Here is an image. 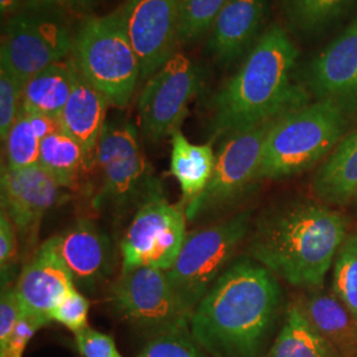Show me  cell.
I'll return each instance as SVG.
<instances>
[{
    "instance_id": "cell-19",
    "label": "cell",
    "mask_w": 357,
    "mask_h": 357,
    "mask_svg": "<svg viewBox=\"0 0 357 357\" xmlns=\"http://www.w3.org/2000/svg\"><path fill=\"white\" fill-rule=\"evenodd\" d=\"M110 105L102 93L78 72L72 94L59 116L61 130L82 146L91 167L96 165V151Z\"/></svg>"
},
{
    "instance_id": "cell-12",
    "label": "cell",
    "mask_w": 357,
    "mask_h": 357,
    "mask_svg": "<svg viewBox=\"0 0 357 357\" xmlns=\"http://www.w3.org/2000/svg\"><path fill=\"white\" fill-rule=\"evenodd\" d=\"M275 121L245 128L224 138L211 181L185 206L187 220L227 206L257 181L264 143Z\"/></svg>"
},
{
    "instance_id": "cell-35",
    "label": "cell",
    "mask_w": 357,
    "mask_h": 357,
    "mask_svg": "<svg viewBox=\"0 0 357 357\" xmlns=\"http://www.w3.org/2000/svg\"><path fill=\"white\" fill-rule=\"evenodd\" d=\"M24 308L15 287H3L0 299V349H3L15 326L23 317Z\"/></svg>"
},
{
    "instance_id": "cell-3",
    "label": "cell",
    "mask_w": 357,
    "mask_h": 357,
    "mask_svg": "<svg viewBox=\"0 0 357 357\" xmlns=\"http://www.w3.org/2000/svg\"><path fill=\"white\" fill-rule=\"evenodd\" d=\"M347 238V221L327 205L291 202L265 213L249 243L253 261L296 287L319 289Z\"/></svg>"
},
{
    "instance_id": "cell-39",
    "label": "cell",
    "mask_w": 357,
    "mask_h": 357,
    "mask_svg": "<svg viewBox=\"0 0 357 357\" xmlns=\"http://www.w3.org/2000/svg\"><path fill=\"white\" fill-rule=\"evenodd\" d=\"M22 0H0V13L1 16H10L19 10Z\"/></svg>"
},
{
    "instance_id": "cell-10",
    "label": "cell",
    "mask_w": 357,
    "mask_h": 357,
    "mask_svg": "<svg viewBox=\"0 0 357 357\" xmlns=\"http://www.w3.org/2000/svg\"><path fill=\"white\" fill-rule=\"evenodd\" d=\"M68 26L54 13L28 11L13 16L1 33L0 65L23 82L73 52Z\"/></svg>"
},
{
    "instance_id": "cell-1",
    "label": "cell",
    "mask_w": 357,
    "mask_h": 357,
    "mask_svg": "<svg viewBox=\"0 0 357 357\" xmlns=\"http://www.w3.org/2000/svg\"><path fill=\"white\" fill-rule=\"evenodd\" d=\"M277 277L255 261L230 265L192 315L195 342L213 357H257L277 318Z\"/></svg>"
},
{
    "instance_id": "cell-26",
    "label": "cell",
    "mask_w": 357,
    "mask_h": 357,
    "mask_svg": "<svg viewBox=\"0 0 357 357\" xmlns=\"http://www.w3.org/2000/svg\"><path fill=\"white\" fill-rule=\"evenodd\" d=\"M352 0H284L290 22L303 32L314 33L336 20Z\"/></svg>"
},
{
    "instance_id": "cell-17",
    "label": "cell",
    "mask_w": 357,
    "mask_h": 357,
    "mask_svg": "<svg viewBox=\"0 0 357 357\" xmlns=\"http://www.w3.org/2000/svg\"><path fill=\"white\" fill-rule=\"evenodd\" d=\"M73 287V277L57 252L54 237L38 246L15 284L24 311L48 318Z\"/></svg>"
},
{
    "instance_id": "cell-18",
    "label": "cell",
    "mask_w": 357,
    "mask_h": 357,
    "mask_svg": "<svg viewBox=\"0 0 357 357\" xmlns=\"http://www.w3.org/2000/svg\"><path fill=\"white\" fill-rule=\"evenodd\" d=\"M265 13L266 0H228L211 28L208 45L217 61L231 64L241 57L258 38Z\"/></svg>"
},
{
    "instance_id": "cell-34",
    "label": "cell",
    "mask_w": 357,
    "mask_h": 357,
    "mask_svg": "<svg viewBox=\"0 0 357 357\" xmlns=\"http://www.w3.org/2000/svg\"><path fill=\"white\" fill-rule=\"evenodd\" d=\"M77 348L84 357H123L114 339L106 333L86 327L82 331L75 333Z\"/></svg>"
},
{
    "instance_id": "cell-5",
    "label": "cell",
    "mask_w": 357,
    "mask_h": 357,
    "mask_svg": "<svg viewBox=\"0 0 357 357\" xmlns=\"http://www.w3.org/2000/svg\"><path fill=\"white\" fill-rule=\"evenodd\" d=\"M78 72L109 102L126 107L141 81V63L119 13L89 17L73 40Z\"/></svg>"
},
{
    "instance_id": "cell-38",
    "label": "cell",
    "mask_w": 357,
    "mask_h": 357,
    "mask_svg": "<svg viewBox=\"0 0 357 357\" xmlns=\"http://www.w3.org/2000/svg\"><path fill=\"white\" fill-rule=\"evenodd\" d=\"M23 113H26V112H23ZM26 114L41 141L52 135L53 132H57L61 130L59 118H54L51 115L38 114V113H26Z\"/></svg>"
},
{
    "instance_id": "cell-2",
    "label": "cell",
    "mask_w": 357,
    "mask_h": 357,
    "mask_svg": "<svg viewBox=\"0 0 357 357\" xmlns=\"http://www.w3.org/2000/svg\"><path fill=\"white\" fill-rule=\"evenodd\" d=\"M298 48L280 26L266 29L234 76L209 102L212 139L278 119L308 103L307 90L295 84Z\"/></svg>"
},
{
    "instance_id": "cell-31",
    "label": "cell",
    "mask_w": 357,
    "mask_h": 357,
    "mask_svg": "<svg viewBox=\"0 0 357 357\" xmlns=\"http://www.w3.org/2000/svg\"><path fill=\"white\" fill-rule=\"evenodd\" d=\"M23 86L24 82L19 77L0 65V137L3 142L22 113Z\"/></svg>"
},
{
    "instance_id": "cell-8",
    "label": "cell",
    "mask_w": 357,
    "mask_h": 357,
    "mask_svg": "<svg viewBox=\"0 0 357 357\" xmlns=\"http://www.w3.org/2000/svg\"><path fill=\"white\" fill-rule=\"evenodd\" d=\"M102 187L94 204L123 208L159 191L142 151L138 131L128 122H106L96 151Z\"/></svg>"
},
{
    "instance_id": "cell-30",
    "label": "cell",
    "mask_w": 357,
    "mask_h": 357,
    "mask_svg": "<svg viewBox=\"0 0 357 357\" xmlns=\"http://www.w3.org/2000/svg\"><path fill=\"white\" fill-rule=\"evenodd\" d=\"M137 357H205L191 330L166 332L150 337Z\"/></svg>"
},
{
    "instance_id": "cell-28",
    "label": "cell",
    "mask_w": 357,
    "mask_h": 357,
    "mask_svg": "<svg viewBox=\"0 0 357 357\" xmlns=\"http://www.w3.org/2000/svg\"><path fill=\"white\" fill-rule=\"evenodd\" d=\"M4 142L7 158L6 166L19 169L38 165L41 139L32 128L26 113L22 112L19 114Z\"/></svg>"
},
{
    "instance_id": "cell-27",
    "label": "cell",
    "mask_w": 357,
    "mask_h": 357,
    "mask_svg": "<svg viewBox=\"0 0 357 357\" xmlns=\"http://www.w3.org/2000/svg\"><path fill=\"white\" fill-rule=\"evenodd\" d=\"M332 287L357 321V233L345 238L335 258Z\"/></svg>"
},
{
    "instance_id": "cell-11",
    "label": "cell",
    "mask_w": 357,
    "mask_h": 357,
    "mask_svg": "<svg viewBox=\"0 0 357 357\" xmlns=\"http://www.w3.org/2000/svg\"><path fill=\"white\" fill-rule=\"evenodd\" d=\"M200 85L199 68L185 54L175 52L146 81L139 96L138 118L144 137L160 142L180 130Z\"/></svg>"
},
{
    "instance_id": "cell-9",
    "label": "cell",
    "mask_w": 357,
    "mask_h": 357,
    "mask_svg": "<svg viewBox=\"0 0 357 357\" xmlns=\"http://www.w3.org/2000/svg\"><path fill=\"white\" fill-rule=\"evenodd\" d=\"M185 206L168 203L162 192L146 199L132 218L121 245L122 270H168L178 259L187 237Z\"/></svg>"
},
{
    "instance_id": "cell-22",
    "label": "cell",
    "mask_w": 357,
    "mask_h": 357,
    "mask_svg": "<svg viewBox=\"0 0 357 357\" xmlns=\"http://www.w3.org/2000/svg\"><path fill=\"white\" fill-rule=\"evenodd\" d=\"M78 69L73 60H63L28 78L23 86L22 112L59 118L75 86Z\"/></svg>"
},
{
    "instance_id": "cell-29",
    "label": "cell",
    "mask_w": 357,
    "mask_h": 357,
    "mask_svg": "<svg viewBox=\"0 0 357 357\" xmlns=\"http://www.w3.org/2000/svg\"><path fill=\"white\" fill-rule=\"evenodd\" d=\"M228 0H183L178 24V43H191L211 31Z\"/></svg>"
},
{
    "instance_id": "cell-6",
    "label": "cell",
    "mask_w": 357,
    "mask_h": 357,
    "mask_svg": "<svg viewBox=\"0 0 357 357\" xmlns=\"http://www.w3.org/2000/svg\"><path fill=\"white\" fill-rule=\"evenodd\" d=\"M250 229V213L241 212L187 234L178 259L166 270L181 299L195 310L228 268Z\"/></svg>"
},
{
    "instance_id": "cell-37",
    "label": "cell",
    "mask_w": 357,
    "mask_h": 357,
    "mask_svg": "<svg viewBox=\"0 0 357 357\" xmlns=\"http://www.w3.org/2000/svg\"><path fill=\"white\" fill-rule=\"evenodd\" d=\"M93 0H24L28 11L59 13L63 10H84L89 7Z\"/></svg>"
},
{
    "instance_id": "cell-21",
    "label": "cell",
    "mask_w": 357,
    "mask_h": 357,
    "mask_svg": "<svg viewBox=\"0 0 357 357\" xmlns=\"http://www.w3.org/2000/svg\"><path fill=\"white\" fill-rule=\"evenodd\" d=\"M321 202L344 204L357 196V130L345 135L312 178Z\"/></svg>"
},
{
    "instance_id": "cell-36",
    "label": "cell",
    "mask_w": 357,
    "mask_h": 357,
    "mask_svg": "<svg viewBox=\"0 0 357 357\" xmlns=\"http://www.w3.org/2000/svg\"><path fill=\"white\" fill-rule=\"evenodd\" d=\"M17 252V231L13 227L11 218L6 212L0 213V268L1 280L4 282L6 277L13 268Z\"/></svg>"
},
{
    "instance_id": "cell-25",
    "label": "cell",
    "mask_w": 357,
    "mask_h": 357,
    "mask_svg": "<svg viewBox=\"0 0 357 357\" xmlns=\"http://www.w3.org/2000/svg\"><path fill=\"white\" fill-rule=\"evenodd\" d=\"M38 165L61 188H76L84 171H89V160L82 146L63 130L41 141Z\"/></svg>"
},
{
    "instance_id": "cell-16",
    "label": "cell",
    "mask_w": 357,
    "mask_h": 357,
    "mask_svg": "<svg viewBox=\"0 0 357 357\" xmlns=\"http://www.w3.org/2000/svg\"><path fill=\"white\" fill-rule=\"evenodd\" d=\"M54 243L77 289L94 291L114 268L113 243L90 220H78L61 234L54 236Z\"/></svg>"
},
{
    "instance_id": "cell-13",
    "label": "cell",
    "mask_w": 357,
    "mask_h": 357,
    "mask_svg": "<svg viewBox=\"0 0 357 357\" xmlns=\"http://www.w3.org/2000/svg\"><path fill=\"white\" fill-rule=\"evenodd\" d=\"M183 0H128L118 10L141 63V81L153 76L175 53Z\"/></svg>"
},
{
    "instance_id": "cell-20",
    "label": "cell",
    "mask_w": 357,
    "mask_h": 357,
    "mask_svg": "<svg viewBox=\"0 0 357 357\" xmlns=\"http://www.w3.org/2000/svg\"><path fill=\"white\" fill-rule=\"evenodd\" d=\"M299 306L339 356L357 357L356 319L335 294L314 289Z\"/></svg>"
},
{
    "instance_id": "cell-7",
    "label": "cell",
    "mask_w": 357,
    "mask_h": 357,
    "mask_svg": "<svg viewBox=\"0 0 357 357\" xmlns=\"http://www.w3.org/2000/svg\"><path fill=\"white\" fill-rule=\"evenodd\" d=\"M110 301L125 319L151 337L190 330L195 311L160 268L122 270L112 286Z\"/></svg>"
},
{
    "instance_id": "cell-33",
    "label": "cell",
    "mask_w": 357,
    "mask_h": 357,
    "mask_svg": "<svg viewBox=\"0 0 357 357\" xmlns=\"http://www.w3.org/2000/svg\"><path fill=\"white\" fill-rule=\"evenodd\" d=\"M52 320L48 317H43L33 312L24 311L23 317L15 326L13 333L7 342L6 347L0 349V357H22L29 340L33 335L50 324Z\"/></svg>"
},
{
    "instance_id": "cell-32",
    "label": "cell",
    "mask_w": 357,
    "mask_h": 357,
    "mask_svg": "<svg viewBox=\"0 0 357 357\" xmlns=\"http://www.w3.org/2000/svg\"><path fill=\"white\" fill-rule=\"evenodd\" d=\"M88 314H89L88 299L79 293L77 287H73L65 295L64 299L53 308L50 318L52 321H57L68 330L77 333L89 327Z\"/></svg>"
},
{
    "instance_id": "cell-14",
    "label": "cell",
    "mask_w": 357,
    "mask_h": 357,
    "mask_svg": "<svg viewBox=\"0 0 357 357\" xmlns=\"http://www.w3.org/2000/svg\"><path fill=\"white\" fill-rule=\"evenodd\" d=\"M1 211L11 218L22 240L35 243L45 213L57 203L61 187L40 166L1 168Z\"/></svg>"
},
{
    "instance_id": "cell-24",
    "label": "cell",
    "mask_w": 357,
    "mask_h": 357,
    "mask_svg": "<svg viewBox=\"0 0 357 357\" xmlns=\"http://www.w3.org/2000/svg\"><path fill=\"white\" fill-rule=\"evenodd\" d=\"M266 357H340L317 331L299 305L289 307L284 323Z\"/></svg>"
},
{
    "instance_id": "cell-4",
    "label": "cell",
    "mask_w": 357,
    "mask_h": 357,
    "mask_svg": "<svg viewBox=\"0 0 357 357\" xmlns=\"http://www.w3.org/2000/svg\"><path fill=\"white\" fill-rule=\"evenodd\" d=\"M347 115L330 100H317L280 116L264 143L257 181L298 175L328 156L344 138Z\"/></svg>"
},
{
    "instance_id": "cell-23",
    "label": "cell",
    "mask_w": 357,
    "mask_h": 357,
    "mask_svg": "<svg viewBox=\"0 0 357 357\" xmlns=\"http://www.w3.org/2000/svg\"><path fill=\"white\" fill-rule=\"evenodd\" d=\"M171 174L180 184L184 206L204 191L213 175L216 155L212 142L195 144L178 130L171 135Z\"/></svg>"
},
{
    "instance_id": "cell-15",
    "label": "cell",
    "mask_w": 357,
    "mask_h": 357,
    "mask_svg": "<svg viewBox=\"0 0 357 357\" xmlns=\"http://www.w3.org/2000/svg\"><path fill=\"white\" fill-rule=\"evenodd\" d=\"M308 84L318 100H330L347 114L357 112V19L314 59Z\"/></svg>"
}]
</instances>
